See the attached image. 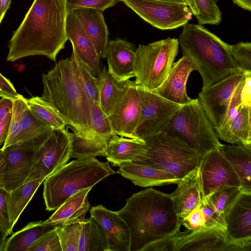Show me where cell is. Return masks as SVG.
I'll return each instance as SVG.
<instances>
[{"mask_svg":"<svg viewBox=\"0 0 251 251\" xmlns=\"http://www.w3.org/2000/svg\"><path fill=\"white\" fill-rule=\"evenodd\" d=\"M148 146L140 139L125 138L115 134L108 142L103 153L114 166L129 163H138L146 159Z\"/></svg>","mask_w":251,"mask_h":251,"instance_id":"24","label":"cell"},{"mask_svg":"<svg viewBox=\"0 0 251 251\" xmlns=\"http://www.w3.org/2000/svg\"><path fill=\"white\" fill-rule=\"evenodd\" d=\"M45 179L40 178L28 181L10 192L9 212L13 228Z\"/></svg>","mask_w":251,"mask_h":251,"instance_id":"31","label":"cell"},{"mask_svg":"<svg viewBox=\"0 0 251 251\" xmlns=\"http://www.w3.org/2000/svg\"><path fill=\"white\" fill-rule=\"evenodd\" d=\"M214 1L217 2L218 0H214Z\"/></svg>","mask_w":251,"mask_h":251,"instance_id":"56","label":"cell"},{"mask_svg":"<svg viewBox=\"0 0 251 251\" xmlns=\"http://www.w3.org/2000/svg\"><path fill=\"white\" fill-rule=\"evenodd\" d=\"M178 47V40L171 37L139 45L135 51L133 63L136 84L150 92L157 88L174 63Z\"/></svg>","mask_w":251,"mask_h":251,"instance_id":"8","label":"cell"},{"mask_svg":"<svg viewBox=\"0 0 251 251\" xmlns=\"http://www.w3.org/2000/svg\"><path fill=\"white\" fill-rule=\"evenodd\" d=\"M27 108L26 98L22 95L19 94L18 98L13 100L8 133L2 149L18 142L22 129L24 115Z\"/></svg>","mask_w":251,"mask_h":251,"instance_id":"35","label":"cell"},{"mask_svg":"<svg viewBox=\"0 0 251 251\" xmlns=\"http://www.w3.org/2000/svg\"><path fill=\"white\" fill-rule=\"evenodd\" d=\"M233 2L244 10L251 11V0H232Z\"/></svg>","mask_w":251,"mask_h":251,"instance_id":"49","label":"cell"},{"mask_svg":"<svg viewBox=\"0 0 251 251\" xmlns=\"http://www.w3.org/2000/svg\"><path fill=\"white\" fill-rule=\"evenodd\" d=\"M187 6L190 8L192 14L197 17L199 14V11L194 0H185Z\"/></svg>","mask_w":251,"mask_h":251,"instance_id":"51","label":"cell"},{"mask_svg":"<svg viewBox=\"0 0 251 251\" xmlns=\"http://www.w3.org/2000/svg\"><path fill=\"white\" fill-rule=\"evenodd\" d=\"M160 132L178 138L201 157L222 145L198 98L182 105Z\"/></svg>","mask_w":251,"mask_h":251,"instance_id":"6","label":"cell"},{"mask_svg":"<svg viewBox=\"0 0 251 251\" xmlns=\"http://www.w3.org/2000/svg\"><path fill=\"white\" fill-rule=\"evenodd\" d=\"M27 251H62L56 227L38 239Z\"/></svg>","mask_w":251,"mask_h":251,"instance_id":"42","label":"cell"},{"mask_svg":"<svg viewBox=\"0 0 251 251\" xmlns=\"http://www.w3.org/2000/svg\"><path fill=\"white\" fill-rule=\"evenodd\" d=\"M76 75L90 101L99 103L98 79L72 53L71 56Z\"/></svg>","mask_w":251,"mask_h":251,"instance_id":"38","label":"cell"},{"mask_svg":"<svg viewBox=\"0 0 251 251\" xmlns=\"http://www.w3.org/2000/svg\"><path fill=\"white\" fill-rule=\"evenodd\" d=\"M11 0H0V19L2 20L5 13L9 8Z\"/></svg>","mask_w":251,"mask_h":251,"instance_id":"50","label":"cell"},{"mask_svg":"<svg viewBox=\"0 0 251 251\" xmlns=\"http://www.w3.org/2000/svg\"><path fill=\"white\" fill-rule=\"evenodd\" d=\"M126 5L144 20L162 30L177 28L192 19L186 4L156 0H123Z\"/></svg>","mask_w":251,"mask_h":251,"instance_id":"11","label":"cell"},{"mask_svg":"<svg viewBox=\"0 0 251 251\" xmlns=\"http://www.w3.org/2000/svg\"><path fill=\"white\" fill-rule=\"evenodd\" d=\"M84 218L56 226L62 251H78L81 224Z\"/></svg>","mask_w":251,"mask_h":251,"instance_id":"39","label":"cell"},{"mask_svg":"<svg viewBox=\"0 0 251 251\" xmlns=\"http://www.w3.org/2000/svg\"><path fill=\"white\" fill-rule=\"evenodd\" d=\"M13 100L2 97L0 100V121L12 110Z\"/></svg>","mask_w":251,"mask_h":251,"instance_id":"48","label":"cell"},{"mask_svg":"<svg viewBox=\"0 0 251 251\" xmlns=\"http://www.w3.org/2000/svg\"><path fill=\"white\" fill-rule=\"evenodd\" d=\"M170 194L179 219L182 221L201 203L203 196L199 166L180 179Z\"/></svg>","mask_w":251,"mask_h":251,"instance_id":"23","label":"cell"},{"mask_svg":"<svg viewBox=\"0 0 251 251\" xmlns=\"http://www.w3.org/2000/svg\"><path fill=\"white\" fill-rule=\"evenodd\" d=\"M51 131L38 138L19 141L2 149L5 157L0 174L1 187L10 192L27 181L38 160L39 149Z\"/></svg>","mask_w":251,"mask_h":251,"instance_id":"9","label":"cell"},{"mask_svg":"<svg viewBox=\"0 0 251 251\" xmlns=\"http://www.w3.org/2000/svg\"><path fill=\"white\" fill-rule=\"evenodd\" d=\"M245 77L243 72L234 73L199 94L198 99L215 130L222 126L234 92Z\"/></svg>","mask_w":251,"mask_h":251,"instance_id":"14","label":"cell"},{"mask_svg":"<svg viewBox=\"0 0 251 251\" xmlns=\"http://www.w3.org/2000/svg\"><path fill=\"white\" fill-rule=\"evenodd\" d=\"M225 221L233 241L251 243V193L241 191L226 211Z\"/></svg>","mask_w":251,"mask_h":251,"instance_id":"19","label":"cell"},{"mask_svg":"<svg viewBox=\"0 0 251 251\" xmlns=\"http://www.w3.org/2000/svg\"><path fill=\"white\" fill-rule=\"evenodd\" d=\"M92 188L90 187L80 190L69 198L44 222L58 226L85 217L90 206L88 195Z\"/></svg>","mask_w":251,"mask_h":251,"instance_id":"29","label":"cell"},{"mask_svg":"<svg viewBox=\"0 0 251 251\" xmlns=\"http://www.w3.org/2000/svg\"><path fill=\"white\" fill-rule=\"evenodd\" d=\"M123 0H68L69 13L79 8H90L104 11Z\"/></svg>","mask_w":251,"mask_h":251,"instance_id":"44","label":"cell"},{"mask_svg":"<svg viewBox=\"0 0 251 251\" xmlns=\"http://www.w3.org/2000/svg\"><path fill=\"white\" fill-rule=\"evenodd\" d=\"M199 167L202 201L215 191L223 187L241 188L237 175L218 149L210 151L202 156Z\"/></svg>","mask_w":251,"mask_h":251,"instance_id":"16","label":"cell"},{"mask_svg":"<svg viewBox=\"0 0 251 251\" xmlns=\"http://www.w3.org/2000/svg\"><path fill=\"white\" fill-rule=\"evenodd\" d=\"M66 34L73 46V52L95 76L100 74L101 70L99 58L91 40L83 29L73 11L67 18Z\"/></svg>","mask_w":251,"mask_h":251,"instance_id":"20","label":"cell"},{"mask_svg":"<svg viewBox=\"0 0 251 251\" xmlns=\"http://www.w3.org/2000/svg\"><path fill=\"white\" fill-rule=\"evenodd\" d=\"M156 0L162 1L173 3H176V4H182L187 5V3H186V1H185V0Z\"/></svg>","mask_w":251,"mask_h":251,"instance_id":"54","label":"cell"},{"mask_svg":"<svg viewBox=\"0 0 251 251\" xmlns=\"http://www.w3.org/2000/svg\"><path fill=\"white\" fill-rule=\"evenodd\" d=\"M118 172L142 187L177 184L180 180L167 171L136 163L124 164L119 167Z\"/></svg>","mask_w":251,"mask_h":251,"instance_id":"26","label":"cell"},{"mask_svg":"<svg viewBox=\"0 0 251 251\" xmlns=\"http://www.w3.org/2000/svg\"><path fill=\"white\" fill-rule=\"evenodd\" d=\"M55 227L44 221L29 223L6 240L3 251H27L38 239Z\"/></svg>","mask_w":251,"mask_h":251,"instance_id":"30","label":"cell"},{"mask_svg":"<svg viewBox=\"0 0 251 251\" xmlns=\"http://www.w3.org/2000/svg\"><path fill=\"white\" fill-rule=\"evenodd\" d=\"M7 236L6 234L0 229V251H3Z\"/></svg>","mask_w":251,"mask_h":251,"instance_id":"52","label":"cell"},{"mask_svg":"<svg viewBox=\"0 0 251 251\" xmlns=\"http://www.w3.org/2000/svg\"><path fill=\"white\" fill-rule=\"evenodd\" d=\"M26 100L29 109L52 129H63L67 126L53 106L41 97H33Z\"/></svg>","mask_w":251,"mask_h":251,"instance_id":"34","label":"cell"},{"mask_svg":"<svg viewBox=\"0 0 251 251\" xmlns=\"http://www.w3.org/2000/svg\"><path fill=\"white\" fill-rule=\"evenodd\" d=\"M72 151L71 133L66 128L52 129L39 149L38 160L27 181L46 178L56 172L70 160Z\"/></svg>","mask_w":251,"mask_h":251,"instance_id":"13","label":"cell"},{"mask_svg":"<svg viewBox=\"0 0 251 251\" xmlns=\"http://www.w3.org/2000/svg\"><path fill=\"white\" fill-rule=\"evenodd\" d=\"M134 46L130 43L120 38L108 41L105 52L107 71L118 82L134 77Z\"/></svg>","mask_w":251,"mask_h":251,"instance_id":"22","label":"cell"},{"mask_svg":"<svg viewBox=\"0 0 251 251\" xmlns=\"http://www.w3.org/2000/svg\"><path fill=\"white\" fill-rule=\"evenodd\" d=\"M199 11L196 17L200 25H219L222 12L214 0H194Z\"/></svg>","mask_w":251,"mask_h":251,"instance_id":"40","label":"cell"},{"mask_svg":"<svg viewBox=\"0 0 251 251\" xmlns=\"http://www.w3.org/2000/svg\"><path fill=\"white\" fill-rule=\"evenodd\" d=\"M179 40L183 56L191 60L201 75L202 89L243 72L232 55L230 45L202 25L185 24Z\"/></svg>","mask_w":251,"mask_h":251,"instance_id":"4","label":"cell"},{"mask_svg":"<svg viewBox=\"0 0 251 251\" xmlns=\"http://www.w3.org/2000/svg\"><path fill=\"white\" fill-rule=\"evenodd\" d=\"M43 92L41 97L49 102L81 140L91 141L90 104L76 75L71 57L59 60L42 75Z\"/></svg>","mask_w":251,"mask_h":251,"instance_id":"3","label":"cell"},{"mask_svg":"<svg viewBox=\"0 0 251 251\" xmlns=\"http://www.w3.org/2000/svg\"><path fill=\"white\" fill-rule=\"evenodd\" d=\"M131 234L130 251H143L150 244L179 231V219L170 194L151 187L133 194L117 211Z\"/></svg>","mask_w":251,"mask_h":251,"instance_id":"2","label":"cell"},{"mask_svg":"<svg viewBox=\"0 0 251 251\" xmlns=\"http://www.w3.org/2000/svg\"><path fill=\"white\" fill-rule=\"evenodd\" d=\"M89 101L93 139L90 142L72 141L71 157L80 158L103 156V151L108 142L116 134L107 115L99 103L94 101Z\"/></svg>","mask_w":251,"mask_h":251,"instance_id":"17","label":"cell"},{"mask_svg":"<svg viewBox=\"0 0 251 251\" xmlns=\"http://www.w3.org/2000/svg\"><path fill=\"white\" fill-rule=\"evenodd\" d=\"M141 112V98L134 81L123 83L118 100L107 115L115 133L121 137L139 139L136 135Z\"/></svg>","mask_w":251,"mask_h":251,"instance_id":"12","label":"cell"},{"mask_svg":"<svg viewBox=\"0 0 251 251\" xmlns=\"http://www.w3.org/2000/svg\"><path fill=\"white\" fill-rule=\"evenodd\" d=\"M52 129L38 118L28 108L23 120L19 141H26L47 134Z\"/></svg>","mask_w":251,"mask_h":251,"instance_id":"37","label":"cell"},{"mask_svg":"<svg viewBox=\"0 0 251 251\" xmlns=\"http://www.w3.org/2000/svg\"><path fill=\"white\" fill-rule=\"evenodd\" d=\"M241 192L240 187H223L215 191L204 201L225 220L226 211Z\"/></svg>","mask_w":251,"mask_h":251,"instance_id":"36","label":"cell"},{"mask_svg":"<svg viewBox=\"0 0 251 251\" xmlns=\"http://www.w3.org/2000/svg\"><path fill=\"white\" fill-rule=\"evenodd\" d=\"M196 70L191 60L183 56L174 63L162 83L152 92L174 103L183 105L193 100L187 95L186 83L190 73Z\"/></svg>","mask_w":251,"mask_h":251,"instance_id":"21","label":"cell"},{"mask_svg":"<svg viewBox=\"0 0 251 251\" xmlns=\"http://www.w3.org/2000/svg\"><path fill=\"white\" fill-rule=\"evenodd\" d=\"M4 153L3 150L1 149H0V187L1 186V181H0V174L1 172V170L3 167L4 161Z\"/></svg>","mask_w":251,"mask_h":251,"instance_id":"53","label":"cell"},{"mask_svg":"<svg viewBox=\"0 0 251 251\" xmlns=\"http://www.w3.org/2000/svg\"><path fill=\"white\" fill-rule=\"evenodd\" d=\"M78 251H109L106 238L91 216L82 222Z\"/></svg>","mask_w":251,"mask_h":251,"instance_id":"32","label":"cell"},{"mask_svg":"<svg viewBox=\"0 0 251 251\" xmlns=\"http://www.w3.org/2000/svg\"><path fill=\"white\" fill-rule=\"evenodd\" d=\"M173 239L174 251H251V243L235 242L219 227L178 231Z\"/></svg>","mask_w":251,"mask_h":251,"instance_id":"10","label":"cell"},{"mask_svg":"<svg viewBox=\"0 0 251 251\" xmlns=\"http://www.w3.org/2000/svg\"><path fill=\"white\" fill-rule=\"evenodd\" d=\"M1 21L2 20L0 19V24L1 22Z\"/></svg>","mask_w":251,"mask_h":251,"instance_id":"55","label":"cell"},{"mask_svg":"<svg viewBox=\"0 0 251 251\" xmlns=\"http://www.w3.org/2000/svg\"><path fill=\"white\" fill-rule=\"evenodd\" d=\"M232 55L244 73H251V43L241 42L230 45Z\"/></svg>","mask_w":251,"mask_h":251,"instance_id":"41","label":"cell"},{"mask_svg":"<svg viewBox=\"0 0 251 251\" xmlns=\"http://www.w3.org/2000/svg\"><path fill=\"white\" fill-rule=\"evenodd\" d=\"M218 149L237 175L241 191L251 193V145L222 144Z\"/></svg>","mask_w":251,"mask_h":251,"instance_id":"27","label":"cell"},{"mask_svg":"<svg viewBox=\"0 0 251 251\" xmlns=\"http://www.w3.org/2000/svg\"><path fill=\"white\" fill-rule=\"evenodd\" d=\"M182 225L189 230L208 228L206 217L200 206L193 210L182 220Z\"/></svg>","mask_w":251,"mask_h":251,"instance_id":"45","label":"cell"},{"mask_svg":"<svg viewBox=\"0 0 251 251\" xmlns=\"http://www.w3.org/2000/svg\"><path fill=\"white\" fill-rule=\"evenodd\" d=\"M68 0H34L8 44L6 60L14 62L33 55L55 61L68 40Z\"/></svg>","mask_w":251,"mask_h":251,"instance_id":"1","label":"cell"},{"mask_svg":"<svg viewBox=\"0 0 251 251\" xmlns=\"http://www.w3.org/2000/svg\"><path fill=\"white\" fill-rule=\"evenodd\" d=\"M251 105H241L226 125L215 130L221 140L231 144L251 145Z\"/></svg>","mask_w":251,"mask_h":251,"instance_id":"28","label":"cell"},{"mask_svg":"<svg viewBox=\"0 0 251 251\" xmlns=\"http://www.w3.org/2000/svg\"><path fill=\"white\" fill-rule=\"evenodd\" d=\"M11 111L8 112L6 116L0 121V146L4 143L7 137Z\"/></svg>","mask_w":251,"mask_h":251,"instance_id":"47","label":"cell"},{"mask_svg":"<svg viewBox=\"0 0 251 251\" xmlns=\"http://www.w3.org/2000/svg\"><path fill=\"white\" fill-rule=\"evenodd\" d=\"M97 77L99 103L104 113L108 115L118 100L123 83L118 82L105 67Z\"/></svg>","mask_w":251,"mask_h":251,"instance_id":"33","label":"cell"},{"mask_svg":"<svg viewBox=\"0 0 251 251\" xmlns=\"http://www.w3.org/2000/svg\"><path fill=\"white\" fill-rule=\"evenodd\" d=\"M19 95L12 83L0 72V97L13 100Z\"/></svg>","mask_w":251,"mask_h":251,"instance_id":"46","label":"cell"},{"mask_svg":"<svg viewBox=\"0 0 251 251\" xmlns=\"http://www.w3.org/2000/svg\"><path fill=\"white\" fill-rule=\"evenodd\" d=\"M138 87L141 98V112L136 135L142 140L159 132L182 105Z\"/></svg>","mask_w":251,"mask_h":251,"instance_id":"15","label":"cell"},{"mask_svg":"<svg viewBox=\"0 0 251 251\" xmlns=\"http://www.w3.org/2000/svg\"><path fill=\"white\" fill-rule=\"evenodd\" d=\"M115 172L108 162L95 157L76 158L44 180L43 198L48 211L56 210L78 191L93 187Z\"/></svg>","mask_w":251,"mask_h":251,"instance_id":"5","label":"cell"},{"mask_svg":"<svg viewBox=\"0 0 251 251\" xmlns=\"http://www.w3.org/2000/svg\"><path fill=\"white\" fill-rule=\"evenodd\" d=\"M142 140L148 149L146 159L138 163L167 171L179 179L199 166L200 153L174 136L159 132Z\"/></svg>","mask_w":251,"mask_h":251,"instance_id":"7","label":"cell"},{"mask_svg":"<svg viewBox=\"0 0 251 251\" xmlns=\"http://www.w3.org/2000/svg\"><path fill=\"white\" fill-rule=\"evenodd\" d=\"M10 192L0 187V229L8 236L13 230L9 212Z\"/></svg>","mask_w":251,"mask_h":251,"instance_id":"43","label":"cell"},{"mask_svg":"<svg viewBox=\"0 0 251 251\" xmlns=\"http://www.w3.org/2000/svg\"><path fill=\"white\" fill-rule=\"evenodd\" d=\"M90 213L101 228L106 238L109 251H130V229L117 211L109 210L100 204L92 207Z\"/></svg>","mask_w":251,"mask_h":251,"instance_id":"18","label":"cell"},{"mask_svg":"<svg viewBox=\"0 0 251 251\" xmlns=\"http://www.w3.org/2000/svg\"><path fill=\"white\" fill-rule=\"evenodd\" d=\"M73 11L93 43L99 58H105L108 31L103 11L90 8H79Z\"/></svg>","mask_w":251,"mask_h":251,"instance_id":"25","label":"cell"}]
</instances>
